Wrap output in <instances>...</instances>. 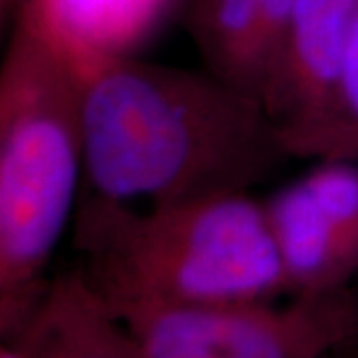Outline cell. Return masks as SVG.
<instances>
[{"instance_id":"4","label":"cell","mask_w":358,"mask_h":358,"mask_svg":"<svg viewBox=\"0 0 358 358\" xmlns=\"http://www.w3.org/2000/svg\"><path fill=\"white\" fill-rule=\"evenodd\" d=\"M141 358H331L358 341V294L346 287L117 315Z\"/></svg>"},{"instance_id":"11","label":"cell","mask_w":358,"mask_h":358,"mask_svg":"<svg viewBox=\"0 0 358 358\" xmlns=\"http://www.w3.org/2000/svg\"><path fill=\"white\" fill-rule=\"evenodd\" d=\"M0 358H32V345L26 329H18L16 333L2 336Z\"/></svg>"},{"instance_id":"5","label":"cell","mask_w":358,"mask_h":358,"mask_svg":"<svg viewBox=\"0 0 358 358\" xmlns=\"http://www.w3.org/2000/svg\"><path fill=\"white\" fill-rule=\"evenodd\" d=\"M358 0H296L261 103L294 159H355L358 131L343 100V66Z\"/></svg>"},{"instance_id":"12","label":"cell","mask_w":358,"mask_h":358,"mask_svg":"<svg viewBox=\"0 0 358 358\" xmlns=\"http://www.w3.org/2000/svg\"><path fill=\"white\" fill-rule=\"evenodd\" d=\"M26 2L28 0H0V18H2V24L8 22V26H13L16 16L26 6Z\"/></svg>"},{"instance_id":"6","label":"cell","mask_w":358,"mask_h":358,"mask_svg":"<svg viewBox=\"0 0 358 358\" xmlns=\"http://www.w3.org/2000/svg\"><path fill=\"white\" fill-rule=\"evenodd\" d=\"M263 205L289 293L350 287L358 277V162H313Z\"/></svg>"},{"instance_id":"13","label":"cell","mask_w":358,"mask_h":358,"mask_svg":"<svg viewBox=\"0 0 358 358\" xmlns=\"http://www.w3.org/2000/svg\"><path fill=\"white\" fill-rule=\"evenodd\" d=\"M345 358H358V348H352V345L345 348Z\"/></svg>"},{"instance_id":"1","label":"cell","mask_w":358,"mask_h":358,"mask_svg":"<svg viewBox=\"0 0 358 358\" xmlns=\"http://www.w3.org/2000/svg\"><path fill=\"white\" fill-rule=\"evenodd\" d=\"M80 72L84 193L143 205L237 195L294 162L265 106L205 68L124 56Z\"/></svg>"},{"instance_id":"2","label":"cell","mask_w":358,"mask_h":358,"mask_svg":"<svg viewBox=\"0 0 358 358\" xmlns=\"http://www.w3.org/2000/svg\"><path fill=\"white\" fill-rule=\"evenodd\" d=\"M74 268L115 317L289 296L263 199L251 193L138 207L82 193Z\"/></svg>"},{"instance_id":"7","label":"cell","mask_w":358,"mask_h":358,"mask_svg":"<svg viewBox=\"0 0 358 358\" xmlns=\"http://www.w3.org/2000/svg\"><path fill=\"white\" fill-rule=\"evenodd\" d=\"M183 4L185 0H28L16 20L86 70L102 60L138 56Z\"/></svg>"},{"instance_id":"3","label":"cell","mask_w":358,"mask_h":358,"mask_svg":"<svg viewBox=\"0 0 358 358\" xmlns=\"http://www.w3.org/2000/svg\"><path fill=\"white\" fill-rule=\"evenodd\" d=\"M82 72L16 20L0 64V334L16 333L48 291L52 257L84 183Z\"/></svg>"},{"instance_id":"8","label":"cell","mask_w":358,"mask_h":358,"mask_svg":"<svg viewBox=\"0 0 358 358\" xmlns=\"http://www.w3.org/2000/svg\"><path fill=\"white\" fill-rule=\"evenodd\" d=\"M26 329L32 358H141L136 338L76 268L54 277Z\"/></svg>"},{"instance_id":"10","label":"cell","mask_w":358,"mask_h":358,"mask_svg":"<svg viewBox=\"0 0 358 358\" xmlns=\"http://www.w3.org/2000/svg\"><path fill=\"white\" fill-rule=\"evenodd\" d=\"M343 100L346 114L358 131V16L352 24L343 66Z\"/></svg>"},{"instance_id":"9","label":"cell","mask_w":358,"mask_h":358,"mask_svg":"<svg viewBox=\"0 0 358 358\" xmlns=\"http://www.w3.org/2000/svg\"><path fill=\"white\" fill-rule=\"evenodd\" d=\"M181 16L205 70L261 102L265 0H185Z\"/></svg>"}]
</instances>
